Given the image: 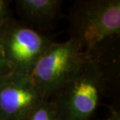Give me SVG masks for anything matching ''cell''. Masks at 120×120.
<instances>
[{
	"label": "cell",
	"mask_w": 120,
	"mask_h": 120,
	"mask_svg": "<svg viewBox=\"0 0 120 120\" xmlns=\"http://www.w3.org/2000/svg\"><path fill=\"white\" fill-rule=\"evenodd\" d=\"M73 36L87 52L105 40L120 34L119 0H87L76 3L72 10Z\"/></svg>",
	"instance_id": "cell-3"
},
{
	"label": "cell",
	"mask_w": 120,
	"mask_h": 120,
	"mask_svg": "<svg viewBox=\"0 0 120 120\" xmlns=\"http://www.w3.org/2000/svg\"><path fill=\"white\" fill-rule=\"evenodd\" d=\"M105 120H120V114L118 111H113Z\"/></svg>",
	"instance_id": "cell-10"
},
{
	"label": "cell",
	"mask_w": 120,
	"mask_h": 120,
	"mask_svg": "<svg viewBox=\"0 0 120 120\" xmlns=\"http://www.w3.org/2000/svg\"><path fill=\"white\" fill-rule=\"evenodd\" d=\"M75 38L52 41L38 60L29 76L45 98L58 91L88 58Z\"/></svg>",
	"instance_id": "cell-2"
},
{
	"label": "cell",
	"mask_w": 120,
	"mask_h": 120,
	"mask_svg": "<svg viewBox=\"0 0 120 120\" xmlns=\"http://www.w3.org/2000/svg\"><path fill=\"white\" fill-rule=\"evenodd\" d=\"M9 1L0 0V25L9 17H10L9 11Z\"/></svg>",
	"instance_id": "cell-9"
},
{
	"label": "cell",
	"mask_w": 120,
	"mask_h": 120,
	"mask_svg": "<svg viewBox=\"0 0 120 120\" xmlns=\"http://www.w3.org/2000/svg\"><path fill=\"white\" fill-rule=\"evenodd\" d=\"M0 40L11 73L27 75L52 42L48 36L10 17L0 25Z\"/></svg>",
	"instance_id": "cell-4"
},
{
	"label": "cell",
	"mask_w": 120,
	"mask_h": 120,
	"mask_svg": "<svg viewBox=\"0 0 120 120\" xmlns=\"http://www.w3.org/2000/svg\"><path fill=\"white\" fill-rule=\"evenodd\" d=\"M19 10L27 20L44 23L53 20L62 5L60 0H19Z\"/></svg>",
	"instance_id": "cell-6"
},
{
	"label": "cell",
	"mask_w": 120,
	"mask_h": 120,
	"mask_svg": "<svg viewBox=\"0 0 120 120\" xmlns=\"http://www.w3.org/2000/svg\"><path fill=\"white\" fill-rule=\"evenodd\" d=\"M44 99L27 74L9 73L0 78V120H23Z\"/></svg>",
	"instance_id": "cell-5"
},
{
	"label": "cell",
	"mask_w": 120,
	"mask_h": 120,
	"mask_svg": "<svg viewBox=\"0 0 120 120\" xmlns=\"http://www.w3.org/2000/svg\"><path fill=\"white\" fill-rule=\"evenodd\" d=\"M23 120H63L59 108L52 98H45Z\"/></svg>",
	"instance_id": "cell-7"
},
{
	"label": "cell",
	"mask_w": 120,
	"mask_h": 120,
	"mask_svg": "<svg viewBox=\"0 0 120 120\" xmlns=\"http://www.w3.org/2000/svg\"><path fill=\"white\" fill-rule=\"evenodd\" d=\"M104 75L89 57L52 96L63 120H90L99 105Z\"/></svg>",
	"instance_id": "cell-1"
},
{
	"label": "cell",
	"mask_w": 120,
	"mask_h": 120,
	"mask_svg": "<svg viewBox=\"0 0 120 120\" xmlns=\"http://www.w3.org/2000/svg\"><path fill=\"white\" fill-rule=\"evenodd\" d=\"M9 73H11V70L9 66L8 62L6 61L3 49H2L1 40H0V78L9 74Z\"/></svg>",
	"instance_id": "cell-8"
}]
</instances>
